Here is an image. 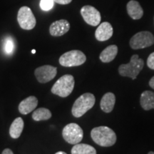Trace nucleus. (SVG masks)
Masks as SVG:
<instances>
[{"instance_id": "obj_29", "label": "nucleus", "mask_w": 154, "mask_h": 154, "mask_svg": "<svg viewBox=\"0 0 154 154\" xmlns=\"http://www.w3.org/2000/svg\"><path fill=\"white\" fill-rule=\"evenodd\" d=\"M148 154H154V152L153 151H150Z\"/></svg>"}, {"instance_id": "obj_19", "label": "nucleus", "mask_w": 154, "mask_h": 154, "mask_svg": "<svg viewBox=\"0 0 154 154\" xmlns=\"http://www.w3.org/2000/svg\"><path fill=\"white\" fill-rule=\"evenodd\" d=\"M72 154H96L93 146L85 143L75 144L72 149Z\"/></svg>"}, {"instance_id": "obj_25", "label": "nucleus", "mask_w": 154, "mask_h": 154, "mask_svg": "<svg viewBox=\"0 0 154 154\" xmlns=\"http://www.w3.org/2000/svg\"><path fill=\"white\" fill-rule=\"evenodd\" d=\"M2 154H14V153H13V152L11 149H6L2 151Z\"/></svg>"}, {"instance_id": "obj_24", "label": "nucleus", "mask_w": 154, "mask_h": 154, "mask_svg": "<svg viewBox=\"0 0 154 154\" xmlns=\"http://www.w3.org/2000/svg\"><path fill=\"white\" fill-rule=\"evenodd\" d=\"M72 0H54V2L59 5H68V4L72 2Z\"/></svg>"}, {"instance_id": "obj_23", "label": "nucleus", "mask_w": 154, "mask_h": 154, "mask_svg": "<svg viewBox=\"0 0 154 154\" xmlns=\"http://www.w3.org/2000/svg\"><path fill=\"white\" fill-rule=\"evenodd\" d=\"M147 66L149 68L154 70V52L151 53L148 57Z\"/></svg>"}, {"instance_id": "obj_15", "label": "nucleus", "mask_w": 154, "mask_h": 154, "mask_svg": "<svg viewBox=\"0 0 154 154\" xmlns=\"http://www.w3.org/2000/svg\"><path fill=\"white\" fill-rule=\"evenodd\" d=\"M116 102V96L111 92L105 94L103 96L100 103L101 110L105 113H110L114 107Z\"/></svg>"}, {"instance_id": "obj_18", "label": "nucleus", "mask_w": 154, "mask_h": 154, "mask_svg": "<svg viewBox=\"0 0 154 154\" xmlns=\"http://www.w3.org/2000/svg\"><path fill=\"white\" fill-rule=\"evenodd\" d=\"M24 129V121L21 117H18L13 121L9 128V135L12 138H18Z\"/></svg>"}, {"instance_id": "obj_13", "label": "nucleus", "mask_w": 154, "mask_h": 154, "mask_svg": "<svg viewBox=\"0 0 154 154\" xmlns=\"http://www.w3.org/2000/svg\"><path fill=\"white\" fill-rule=\"evenodd\" d=\"M38 105V99L34 96H29L20 102L19 105V111L23 115H26L33 111Z\"/></svg>"}, {"instance_id": "obj_11", "label": "nucleus", "mask_w": 154, "mask_h": 154, "mask_svg": "<svg viewBox=\"0 0 154 154\" xmlns=\"http://www.w3.org/2000/svg\"><path fill=\"white\" fill-rule=\"evenodd\" d=\"M70 24L67 20L61 19L56 21L51 24L49 27V33L53 36H61L69 32Z\"/></svg>"}, {"instance_id": "obj_12", "label": "nucleus", "mask_w": 154, "mask_h": 154, "mask_svg": "<svg viewBox=\"0 0 154 154\" xmlns=\"http://www.w3.org/2000/svg\"><path fill=\"white\" fill-rule=\"evenodd\" d=\"M113 30L111 24L109 22H103L99 25L95 32V37L98 41L105 42L109 40L113 35Z\"/></svg>"}, {"instance_id": "obj_28", "label": "nucleus", "mask_w": 154, "mask_h": 154, "mask_svg": "<svg viewBox=\"0 0 154 154\" xmlns=\"http://www.w3.org/2000/svg\"><path fill=\"white\" fill-rule=\"evenodd\" d=\"M32 54H35V53H36V51H35V50H34V49H33V50H32Z\"/></svg>"}, {"instance_id": "obj_9", "label": "nucleus", "mask_w": 154, "mask_h": 154, "mask_svg": "<svg viewBox=\"0 0 154 154\" xmlns=\"http://www.w3.org/2000/svg\"><path fill=\"white\" fill-rule=\"evenodd\" d=\"M81 14L88 24L96 26L101 22V14L95 7L90 5L84 6L81 9Z\"/></svg>"}, {"instance_id": "obj_1", "label": "nucleus", "mask_w": 154, "mask_h": 154, "mask_svg": "<svg viewBox=\"0 0 154 154\" xmlns=\"http://www.w3.org/2000/svg\"><path fill=\"white\" fill-rule=\"evenodd\" d=\"M91 136L96 144L103 147H110L116 142V135L115 132L107 126L94 128L91 131Z\"/></svg>"}, {"instance_id": "obj_17", "label": "nucleus", "mask_w": 154, "mask_h": 154, "mask_svg": "<svg viewBox=\"0 0 154 154\" xmlns=\"http://www.w3.org/2000/svg\"><path fill=\"white\" fill-rule=\"evenodd\" d=\"M118 53V47L116 45H110L102 51L100 54V60L103 63L112 61L116 57Z\"/></svg>"}, {"instance_id": "obj_10", "label": "nucleus", "mask_w": 154, "mask_h": 154, "mask_svg": "<svg viewBox=\"0 0 154 154\" xmlns=\"http://www.w3.org/2000/svg\"><path fill=\"white\" fill-rule=\"evenodd\" d=\"M57 69L50 65H45L36 69L34 74L39 83L45 84L54 79L57 76Z\"/></svg>"}, {"instance_id": "obj_8", "label": "nucleus", "mask_w": 154, "mask_h": 154, "mask_svg": "<svg viewBox=\"0 0 154 154\" xmlns=\"http://www.w3.org/2000/svg\"><path fill=\"white\" fill-rule=\"evenodd\" d=\"M17 21L20 27L25 30H31L36 26V18L29 7H22L17 14Z\"/></svg>"}, {"instance_id": "obj_14", "label": "nucleus", "mask_w": 154, "mask_h": 154, "mask_svg": "<svg viewBox=\"0 0 154 154\" xmlns=\"http://www.w3.org/2000/svg\"><path fill=\"white\" fill-rule=\"evenodd\" d=\"M127 12L133 19H140L143 15V10L137 1L131 0L127 4Z\"/></svg>"}, {"instance_id": "obj_26", "label": "nucleus", "mask_w": 154, "mask_h": 154, "mask_svg": "<svg viewBox=\"0 0 154 154\" xmlns=\"http://www.w3.org/2000/svg\"><path fill=\"white\" fill-rule=\"evenodd\" d=\"M149 86L154 89V76L152 77L151 80L149 81Z\"/></svg>"}, {"instance_id": "obj_20", "label": "nucleus", "mask_w": 154, "mask_h": 154, "mask_svg": "<svg viewBox=\"0 0 154 154\" xmlns=\"http://www.w3.org/2000/svg\"><path fill=\"white\" fill-rule=\"evenodd\" d=\"M51 117V113L46 108H39L34 111L32 114V119L36 121H46Z\"/></svg>"}, {"instance_id": "obj_4", "label": "nucleus", "mask_w": 154, "mask_h": 154, "mask_svg": "<svg viewBox=\"0 0 154 154\" xmlns=\"http://www.w3.org/2000/svg\"><path fill=\"white\" fill-rule=\"evenodd\" d=\"M74 84V78L72 75H63L54 84L51 88V93L62 98L67 97L72 93Z\"/></svg>"}, {"instance_id": "obj_6", "label": "nucleus", "mask_w": 154, "mask_h": 154, "mask_svg": "<svg viewBox=\"0 0 154 154\" xmlns=\"http://www.w3.org/2000/svg\"><path fill=\"white\" fill-rule=\"evenodd\" d=\"M62 136L67 143L73 144L79 143L82 141L84 132L82 128L75 123H71L67 124L62 131Z\"/></svg>"}, {"instance_id": "obj_5", "label": "nucleus", "mask_w": 154, "mask_h": 154, "mask_svg": "<svg viewBox=\"0 0 154 154\" xmlns=\"http://www.w3.org/2000/svg\"><path fill=\"white\" fill-rule=\"evenodd\" d=\"M86 61L85 54L79 50L67 51L59 58V63L65 67L78 66L82 65Z\"/></svg>"}, {"instance_id": "obj_7", "label": "nucleus", "mask_w": 154, "mask_h": 154, "mask_svg": "<svg viewBox=\"0 0 154 154\" xmlns=\"http://www.w3.org/2000/svg\"><path fill=\"white\" fill-rule=\"evenodd\" d=\"M129 44L133 49H144L151 47L154 44V36L147 31L140 32L132 36Z\"/></svg>"}, {"instance_id": "obj_16", "label": "nucleus", "mask_w": 154, "mask_h": 154, "mask_svg": "<svg viewBox=\"0 0 154 154\" xmlns=\"http://www.w3.org/2000/svg\"><path fill=\"white\" fill-rule=\"evenodd\" d=\"M140 103L144 110L149 111L154 109V92L145 91L140 95Z\"/></svg>"}, {"instance_id": "obj_2", "label": "nucleus", "mask_w": 154, "mask_h": 154, "mask_svg": "<svg viewBox=\"0 0 154 154\" xmlns=\"http://www.w3.org/2000/svg\"><path fill=\"white\" fill-rule=\"evenodd\" d=\"M96 99L94 94L85 93L80 96L74 102L72 106V113L76 118L84 116L95 104Z\"/></svg>"}, {"instance_id": "obj_21", "label": "nucleus", "mask_w": 154, "mask_h": 154, "mask_svg": "<svg viewBox=\"0 0 154 154\" xmlns=\"http://www.w3.org/2000/svg\"><path fill=\"white\" fill-rule=\"evenodd\" d=\"M4 49H5V52L8 55H10L13 53L14 49V42L11 37L6 38L5 44H4Z\"/></svg>"}, {"instance_id": "obj_3", "label": "nucleus", "mask_w": 154, "mask_h": 154, "mask_svg": "<svg viewBox=\"0 0 154 154\" xmlns=\"http://www.w3.org/2000/svg\"><path fill=\"white\" fill-rule=\"evenodd\" d=\"M144 66L143 59H140L138 55L134 54L131 58L130 62L121 64L119 67V73L121 76L129 77L133 80L136 79L138 74L141 72Z\"/></svg>"}, {"instance_id": "obj_27", "label": "nucleus", "mask_w": 154, "mask_h": 154, "mask_svg": "<svg viewBox=\"0 0 154 154\" xmlns=\"http://www.w3.org/2000/svg\"><path fill=\"white\" fill-rule=\"evenodd\" d=\"M55 154H67V153H66L65 152H63V151H59V152H57V153H56Z\"/></svg>"}, {"instance_id": "obj_22", "label": "nucleus", "mask_w": 154, "mask_h": 154, "mask_svg": "<svg viewBox=\"0 0 154 154\" xmlns=\"http://www.w3.org/2000/svg\"><path fill=\"white\" fill-rule=\"evenodd\" d=\"M54 2V0H41L40 1V8L43 11H49L53 8Z\"/></svg>"}]
</instances>
